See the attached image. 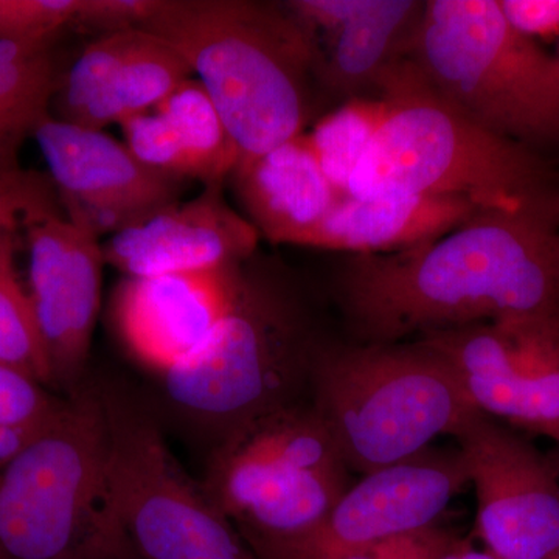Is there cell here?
Returning <instances> with one entry per match:
<instances>
[{"mask_svg":"<svg viewBox=\"0 0 559 559\" xmlns=\"http://www.w3.org/2000/svg\"><path fill=\"white\" fill-rule=\"evenodd\" d=\"M558 221L480 210L401 252L348 255L336 294L362 344L473 323L559 330Z\"/></svg>","mask_w":559,"mask_h":559,"instance_id":"obj_1","label":"cell"},{"mask_svg":"<svg viewBox=\"0 0 559 559\" xmlns=\"http://www.w3.org/2000/svg\"><path fill=\"white\" fill-rule=\"evenodd\" d=\"M253 257L242 263L230 310L193 355L157 377V400L148 401L209 455L304 403L322 344L296 288Z\"/></svg>","mask_w":559,"mask_h":559,"instance_id":"obj_2","label":"cell"},{"mask_svg":"<svg viewBox=\"0 0 559 559\" xmlns=\"http://www.w3.org/2000/svg\"><path fill=\"white\" fill-rule=\"evenodd\" d=\"M374 91L384 98L385 116L349 178V197L460 198L481 210L558 221L559 191L539 154L460 112L409 57L392 62Z\"/></svg>","mask_w":559,"mask_h":559,"instance_id":"obj_3","label":"cell"},{"mask_svg":"<svg viewBox=\"0 0 559 559\" xmlns=\"http://www.w3.org/2000/svg\"><path fill=\"white\" fill-rule=\"evenodd\" d=\"M138 31L178 51L240 151L259 159L304 134L318 40L285 7L250 0H154Z\"/></svg>","mask_w":559,"mask_h":559,"instance_id":"obj_4","label":"cell"},{"mask_svg":"<svg viewBox=\"0 0 559 559\" xmlns=\"http://www.w3.org/2000/svg\"><path fill=\"white\" fill-rule=\"evenodd\" d=\"M311 406L349 471L369 474L454 437L471 412L454 371L423 344H320Z\"/></svg>","mask_w":559,"mask_h":559,"instance_id":"obj_5","label":"cell"},{"mask_svg":"<svg viewBox=\"0 0 559 559\" xmlns=\"http://www.w3.org/2000/svg\"><path fill=\"white\" fill-rule=\"evenodd\" d=\"M123 555L109 507V440L97 381L0 468V559Z\"/></svg>","mask_w":559,"mask_h":559,"instance_id":"obj_6","label":"cell"},{"mask_svg":"<svg viewBox=\"0 0 559 559\" xmlns=\"http://www.w3.org/2000/svg\"><path fill=\"white\" fill-rule=\"evenodd\" d=\"M409 58L441 97L500 138L559 143V58L513 31L498 0H430Z\"/></svg>","mask_w":559,"mask_h":559,"instance_id":"obj_7","label":"cell"},{"mask_svg":"<svg viewBox=\"0 0 559 559\" xmlns=\"http://www.w3.org/2000/svg\"><path fill=\"white\" fill-rule=\"evenodd\" d=\"M109 440V507L130 559H257L202 484L179 465L148 400L97 381Z\"/></svg>","mask_w":559,"mask_h":559,"instance_id":"obj_8","label":"cell"},{"mask_svg":"<svg viewBox=\"0 0 559 559\" xmlns=\"http://www.w3.org/2000/svg\"><path fill=\"white\" fill-rule=\"evenodd\" d=\"M454 439L476 488V533L489 557L557 559V466L521 432L479 411Z\"/></svg>","mask_w":559,"mask_h":559,"instance_id":"obj_9","label":"cell"},{"mask_svg":"<svg viewBox=\"0 0 559 559\" xmlns=\"http://www.w3.org/2000/svg\"><path fill=\"white\" fill-rule=\"evenodd\" d=\"M349 469H312L219 448L202 481L257 559H300L349 487Z\"/></svg>","mask_w":559,"mask_h":559,"instance_id":"obj_10","label":"cell"},{"mask_svg":"<svg viewBox=\"0 0 559 559\" xmlns=\"http://www.w3.org/2000/svg\"><path fill=\"white\" fill-rule=\"evenodd\" d=\"M418 341L447 360L474 409L559 443V331L473 323Z\"/></svg>","mask_w":559,"mask_h":559,"instance_id":"obj_11","label":"cell"},{"mask_svg":"<svg viewBox=\"0 0 559 559\" xmlns=\"http://www.w3.org/2000/svg\"><path fill=\"white\" fill-rule=\"evenodd\" d=\"M31 299L51 388L72 395L86 382L92 334L100 310L105 253L98 235L64 212L44 213L24 227Z\"/></svg>","mask_w":559,"mask_h":559,"instance_id":"obj_12","label":"cell"},{"mask_svg":"<svg viewBox=\"0 0 559 559\" xmlns=\"http://www.w3.org/2000/svg\"><path fill=\"white\" fill-rule=\"evenodd\" d=\"M64 215L97 234L114 235L178 202L183 180L140 164L106 132L47 116L33 132Z\"/></svg>","mask_w":559,"mask_h":559,"instance_id":"obj_13","label":"cell"},{"mask_svg":"<svg viewBox=\"0 0 559 559\" xmlns=\"http://www.w3.org/2000/svg\"><path fill=\"white\" fill-rule=\"evenodd\" d=\"M469 484L459 448H436L364 474L337 500L300 559H334L432 527Z\"/></svg>","mask_w":559,"mask_h":559,"instance_id":"obj_14","label":"cell"},{"mask_svg":"<svg viewBox=\"0 0 559 559\" xmlns=\"http://www.w3.org/2000/svg\"><path fill=\"white\" fill-rule=\"evenodd\" d=\"M259 240L252 223L224 200L223 183H213L110 235L103 253L128 278L159 277L237 266L255 255Z\"/></svg>","mask_w":559,"mask_h":559,"instance_id":"obj_15","label":"cell"},{"mask_svg":"<svg viewBox=\"0 0 559 559\" xmlns=\"http://www.w3.org/2000/svg\"><path fill=\"white\" fill-rule=\"evenodd\" d=\"M241 266L124 280L114 304L124 347L156 377L175 369L230 310Z\"/></svg>","mask_w":559,"mask_h":559,"instance_id":"obj_16","label":"cell"},{"mask_svg":"<svg viewBox=\"0 0 559 559\" xmlns=\"http://www.w3.org/2000/svg\"><path fill=\"white\" fill-rule=\"evenodd\" d=\"M480 210L460 198L348 194L297 246L348 255L401 252L450 234Z\"/></svg>","mask_w":559,"mask_h":559,"instance_id":"obj_17","label":"cell"},{"mask_svg":"<svg viewBox=\"0 0 559 559\" xmlns=\"http://www.w3.org/2000/svg\"><path fill=\"white\" fill-rule=\"evenodd\" d=\"M231 178L248 219L275 245L297 246L348 197L326 178L304 134L240 165Z\"/></svg>","mask_w":559,"mask_h":559,"instance_id":"obj_18","label":"cell"},{"mask_svg":"<svg viewBox=\"0 0 559 559\" xmlns=\"http://www.w3.org/2000/svg\"><path fill=\"white\" fill-rule=\"evenodd\" d=\"M426 2L370 0L366 10L331 36L326 55H320L319 80L348 98L377 86L392 62L409 57Z\"/></svg>","mask_w":559,"mask_h":559,"instance_id":"obj_19","label":"cell"},{"mask_svg":"<svg viewBox=\"0 0 559 559\" xmlns=\"http://www.w3.org/2000/svg\"><path fill=\"white\" fill-rule=\"evenodd\" d=\"M57 92L50 40L0 39V164H17V150L49 114Z\"/></svg>","mask_w":559,"mask_h":559,"instance_id":"obj_20","label":"cell"},{"mask_svg":"<svg viewBox=\"0 0 559 559\" xmlns=\"http://www.w3.org/2000/svg\"><path fill=\"white\" fill-rule=\"evenodd\" d=\"M154 110L170 123L189 154L194 179L213 186L234 175L240 151L200 80L183 81Z\"/></svg>","mask_w":559,"mask_h":559,"instance_id":"obj_21","label":"cell"},{"mask_svg":"<svg viewBox=\"0 0 559 559\" xmlns=\"http://www.w3.org/2000/svg\"><path fill=\"white\" fill-rule=\"evenodd\" d=\"M191 75L189 64L165 40L134 28L130 49L110 90L109 123L120 124L135 114L156 109Z\"/></svg>","mask_w":559,"mask_h":559,"instance_id":"obj_22","label":"cell"},{"mask_svg":"<svg viewBox=\"0 0 559 559\" xmlns=\"http://www.w3.org/2000/svg\"><path fill=\"white\" fill-rule=\"evenodd\" d=\"M385 116L381 95L348 98L344 105L319 120L305 142L318 159L330 182L348 194V182Z\"/></svg>","mask_w":559,"mask_h":559,"instance_id":"obj_23","label":"cell"},{"mask_svg":"<svg viewBox=\"0 0 559 559\" xmlns=\"http://www.w3.org/2000/svg\"><path fill=\"white\" fill-rule=\"evenodd\" d=\"M132 36L134 28L105 33L76 58L62 84L61 120L98 131L109 127L110 90Z\"/></svg>","mask_w":559,"mask_h":559,"instance_id":"obj_24","label":"cell"},{"mask_svg":"<svg viewBox=\"0 0 559 559\" xmlns=\"http://www.w3.org/2000/svg\"><path fill=\"white\" fill-rule=\"evenodd\" d=\"M16 231L0 237V364L16 367L51 388L49 359L31 294L17 275Z\"/></svg>","mask_w":559,"mask_h":559,"instance_id":"obj_25","label":"cell"},{"mask_svg":"<svg viewBox=\"0 0 559 559\" xmlns=\"http://www.w3.org/2000/svg\"><path fill=\"white\" fill-rule=\"evenodd\" d=\"M64 404L47 385L16 367L0 364V428L36 437Z\"/></svg>","mask_w":559,"mask_h":559,"instance_id":"obj_26","label":"cell"},{"mask_svg":"<svg viewBox=\"0 0 559 559\" xmlns=\"http://www.w3.org/2000/svg\"><path fill=\"white\" fill-rule=\"evenodd\" d=\"M124 145L150 170L168 178L194 179L193 165L175 130L156 110L135 114L120 123Z\"/></svg>","mask_w":559,"mask_h":559,"instance_id":"obj_27","label":"cell"},{"mask_svg":"<svg viewBox=\"0 0 559 559\" xmlns=\"http://www.w3.org/2000/svg\"><path fill=\"white\" fill-rule=\"evenodd\" d=\"M61 202L50 176L0 164V237L24 229L44 213L60 212Z\"/></svg>","mask_w":559,"mask_h":559,"instance_id":"obj_28","label":"cell"},{"mask_svg":"<svg viewBox=\"0 0 559 559\" xmlns=\"http://www.w3.org/2000/svg\"><path fill=\"white\" fill-rule=\"evenodd\" d=\"M86 0H0V39L43 43L76 24Z\"/></svg>","mask_w":559,"mask_h":559,"instance_id":"obj_29","label":"cell"},{"mask_svg":"<svg viewBox=\"0 0 559 559\" xmlns=\"http://www.w3.org/2000/svg\"><path fill=\"white\" fill-rule=\"evenodd\" d=\"M370 0H293L283 3L286 10L311 33L319 32L333 36L348 24L360 11L366 10Z\"/></svg>","mask_w":559,"mask_h":559,"instance_id":"obj_30","label":"cell"},{"mask_svg":"<svg viewBox=\"0 0 559 559\" xmlns=\"http://www.w3.org/2000/svg\"><path fill=\"white\" fill-rule=\"evenodd\" d=\"M503 17L525 38H547L559 33V0H498Z\"/></svg>","mask_w":559,"mask_h":559,"instance_id":"obj_31","label":"cell"},{"mask_svg":"<svg viewBox=\"0 0 559 559\" xmlns=\"http://www.w3.org/2000/svg\"><path fill=\"white\" fill-rule=\"evenodd\" d=\"M457 543L454 533L436 524L407 536L399 559H443Z\"/></svg>","mask_w":559,"mask_h":559,"instance_id":"obj_32","label":"cell"},{"mask_svg":"<svg viewBox=\"0 0 559 559\" xmlns=\"http://www.w3.org/2000/svg\"><path fill=\"white\" fill-rule=\"evenodd\" d=\"M407 536L384 540V543L364 547V549L347 551V554H342L334 559H399Z\"/></svg>","mask_w":559,"mask_h":559,"instance_id":"obj_33","label":"cell"},{"mask_svg":"<svg viewBox=\"0 0 559 559\" xmlns=\"http://www.w3.org/2000/svg\"><path fill=\"white\" fill-rule=\"evenodd\" d=\"M35 437L24 436L14 430L0 428V468L9 463Z\"/></svg>","mask_w":559,"mask_h":559,"instance_id":"obj_34","label":"cell"},{"mask_svg":"<svg viewBox=\"0 0 559 559\" xmlns=\"http://www.w3.org/2000/svg\"><path fill=\"white\" fill-rule=\"evenodd\" d=\"M443 559H492L484 549H476L468 540L459 539Z\"/></svg>","mask_w":559,"mask_h":559,"instance_id":"obj_35","label":"cell"},{"mask_svg":"<svg viewBox=\"0 0 559 559\" xmlns=\"http://www.w3.org/2000/svg\"><path fill=\"white\" fill-rule=\"evenodd\" d=\"M555 212H557V218H558V223H559V193H558L557 202H555Z\"/></svg>","mask_w":559,"mask_h":559,"instance_id":"obj_36","label":"cell"},{"mask_svg":"<svg viewBox=\"0 0 559 559\" xmlns=\"http://www.w3.org/2000/svg\"><path fill=\"white\" fill-rule=\"evenodd\" d=\"M557 266H558V275H559V234L557 238Z\"/></svg>","mask_w":559,"mask_h":559,"instance_id":"obj_37","label":"cell"},{"mask_svg":"<svg viewBox=\"0 0 559 559\" xmlns=\"http://www.w3.org/2000/svg\"><path fill=\"white\" fill-rule=\"evenodd\" d=\"M102 559H130V558L124 557V555H117V557H109V558H102Z\"/></svg>","mask_w":559,"mask_h":559,"instance_id":"obj_38","label":"cell"},{"mask_svg":"<svg viewBox=\"0 0 559 559\" xmlns=\"http://www.w3.org/2000/svg\"><path fill=\"white\" fill-rule=\"evenodd\" d=\"M557 57L559 58V51H558V55H557Z\"/></svg>","mask_w":559,"mask_h":559,"instance_id":"obj_39","label":"cell"},{"mask_svg":"<svg viewBox=\"0 0 559 559\" xmlns=\"http://www.w3.org/2000/svg\"><path fill=\"white\" fill-rule=\"evenodd\" d=\"M557 559H559V557Z\"/></svg>","mask_w":559,"mask_h":559,"instance_id":"obj_40","label":"cell"}]
</instances>
